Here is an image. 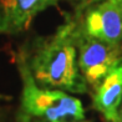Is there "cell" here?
Instances as JSON below:
<instances>
[{
	"mask_svg": "<svg viewBox=\"0 0 122 122\" xmlns=\"http://www.w3.org/2000/svg\"><path fill=\"white\" fill-rule=\"evenodd\" d=\"M75 21L67 19L52 35L35 42L26 54L27 66L37 85L70 93H86L88 85L77 64L74 40Z\"/></svg>",
	"mask_w": 122,
	"mask_h": 122,
	"instance_id": "obj_1",
	"label": "cell"
},
{
	"mask_svg": "<svg viewBox=\"0 0 122 122\" xmlns=\"http://www.w3.org/2000/svg\"><path fill=\"white\" fill-rule=\"evenodd\" d=\"M16 65L23 82L20 115L24 118H41L44 122L80 121L85 118V110L79 98L61 90L45 88L37 85L26 61V52L16 54Z\"/></svg>",
	"mask_w": 122,
	"mask_h": 122,
	"instance_id": "obj_2",
	"label": "cell"
},
{
	"mask_svg": "<svg viewBox=\"0 0 122 122\" xmlns=\"http://www.w3.org/2000/svg\"><path fill=\"white\" fill-rule=\"evenodd\" d=\"M74 26V40L77 50V64L87 85L95 88L107 72L122 59V45L110 44L87 35L77 24Z\"/></svg>",
	"mask_w": 122,
	"mask_h": 122,
	"instance_id": "obj_3",
	"label": "cell"
},
{
	"mask_svg": "<svg viewBox=\"0 0 122 122\" xmlns=\"http://www.w3.org/2000/svg\"><path fill=\"white\" fill-rule=\"evenodd\" d=\"M79 26L87 35L110 44L122 45V1L87 4L82 15H76Z\"/></svg>",
	"mask_w": 122,
	"mask_h": 122,
	"instance_id": "obj_4",
	"label": "cell"
},
{
	"mask_svg": "<svg viewBox=\"0 0 122 122\" xmlns=\"http://www.w3.org/2000/svg\"><path fill=\"white\" fill-rule=\"evenodd\" d=\"M60 0H0V35L27 30L36 16Z\"/></svg>",
	"mask_w": 122,
	"mask_h": 122,
	"instance_id": "obj_5",
	"label": "cell"
},
{
	"mask_svg": "<svg viewBox=\"0 0 122 122\" xmlns=\"http://www.w3.org/2000/svg\"><path fill=\"white\" fill-rule=\"evenodd\" d=\"M92 106L108 122H116L122 103V59L93 88Z\"/></svg>",
	"mask_w": 122,
	"mask_h": 122,
	"instance_id": "obj_6",
	"label": "cell"
},
{
	"mask_svg": "<svg viewBox=\"0 0 122 122\" xmlns=\"http://www.w3.org/2000/svg\"><path fill=\"white\" fill-rule=\"evenodd\" d=\"M98 1H105V0H88L87 4H93V3H98ZM110 1H122V0H110Z\"/></svg>",
	"mask_w": 122,
	"mask_h": 122,
	"instance_id": "obj_7",
	"label": "cell"
},
{
	"mask_svg": "<svg viewBox=\"0 0 122 122\" xmlns=\"http://www.w3.org/2000/svg\"><path fill=\"white\" fill-rule=\"evenodd\" d=\"M116 122H122V103H121V107H120V111H118V118Z\"/></svg>",
	"mask_w": 122,
	"mask_h": 122,
	"instance_id": "obj_8",
	"label": "cell"
},
{
	"mask_svg": "<svg viewBox=\"0 0 122 122\" xmlns=\"http://www.w3.org/2000/svg\"><path fill=\"white\" fill-rule=\"evenodd\" d=\"M72 122H90V121H85V120H80V121H72Z\"/></svg>",
	"mask_w": 122,
	"mask_h": 122,
	"instance_id": "obj_9",
	"label": "cell"
}]
</instances>
